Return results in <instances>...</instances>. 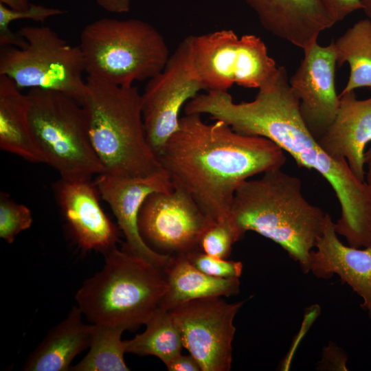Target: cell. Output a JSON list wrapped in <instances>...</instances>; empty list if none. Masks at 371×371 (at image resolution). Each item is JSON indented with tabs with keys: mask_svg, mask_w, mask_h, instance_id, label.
Returning a JSON list of instances; mask_svg holds the SVG:
<instances>
[{
	"mask_svg": "<svg viewBox=\"0 0 371 371\" xmlns=\"http://www.w3.org/2000/svg\"><path fill=\"white\" fill-rule=\"evenodd\" d=\"M203 111L235 131L266 137L288 153L300 167L315 170L332 187L339 201L337 234L350 247L371 244V187L359 179L346 159L327 153L307 128L300 111L286 69L278 67L274 78L258 89L255 99L235 103L227 91H212Z\"/></svg>",
	"mask_w": 371,
	"mask_h": 371,
	"instance_id": "obj_1",
	"label": "cell"
},
{
	"mask_svg": "<svg viewBox=\"0 0 371 371\" xmlns=\"http://www.w3.org/2000/svg\"><path fill=\"white\" fill-rule=\"evenodd\" d=\"M173 186L186 191L216 221L229 214L236 190L250 177L281 168L284 150L271 140L247 135L221 120L185 114L158 155Z\"/></svg>",
	"mask_w": 371,
	"mask_h": 371,
	"instance_id": "obj_2",
	"label": "cell"
},
{
	"mask_svg": "<svg viewBox=\"0 0 371 371\" xmlns=\"http://www.w3.org/2000/svg\"><path fill=\"white\" fill-rule=\"evenodd\" d=\"M229 214L243 234L253 231L271 240L304 273L310 272V254L327 213L306 199L298 177L278 168L245 180L236 190Z\"/></svg>",
	"mask_w": 371,
	"mask_h": 371,
	"instance_id": "obj_3",
	"label": "cell"
},
{
	"mask_svg": "<svg viewBox=\"0 0 371 371\" xmlns=\"http://www.w3.org/2000/svg\"><path fill=\"white\" fill-rule=\"evenodd\" d=\"M86 84L80 104L104 173L132 178L148 177L163 170L147 139L142 94L138 89L89 76Z\"/></svg>",
	"mask_w": 371,
	"mask_h": 371,
	"instance_id": "obj_4",
	"label": "cell"
},
{
	"mask_svg": "<svg viewBox=\"0 0 371 371\" xmlns=\"http://www.w3.org/2000/svg\"><path fill=\"white\" fill-rule=\"evenodd\" d=\"M103 255L102 269L78 290L77 306L93 324L125 330L146 324L167 291L164 270L124 247L115 246Z\"/></svg>",
	"mask_w": 371,
	"mask_h": 371,
	"instance_id": "obj_5",
	"label": "cell"
},
{
	"mask_svg": "<svg viewBox=\"0 0 371 371\" xmlns=\"http://www.w3.org/2000/svg\"><path fill=\"white\" fill-rule=\"evenodd\" d=\"M79 47L87 76L124 87L153 78L170 56L163 35L138 19L95 20L81 32Z\"/></svg>",
	"mask_w": 371,
	"mask_h": 371,
	"instance_id": "obj_6",
	"label": "cell"
},
{
	"mask_svg": "<svg viewBox=\"0 0 371 371\" xmlns=\"http://www.w3.org/2000/svg\"><path fill=\"white\" fill-rule=\"evenodd\" d=\"M29 118L44 163L67 180H91L104 173L92 146L82 106L61 92L31 89Z\"/></svg>",
	"mask_w": 371,
	"mask_h": 371,
	"instance_id": "obj_7",
	"label": "cell"
},
{
	"mask_svg": "<svg viewBox=\"0 0 371 371\" xmlns=\"http://www.w3.org/2000/svg\"><path fill=\"white\" fill-rule=\"evenodd\" d=\"M22 47L0 46V75L21 89H41L65 93L82 103L87 89L82 52L48 26H25L17 32Z\"/></svg>",
	"mask_w": 371,
	"mask_h": 371,
	"instance_id": "obj_8",
	"label": "cell"
},
{
	"mask_svg": "<svg viewBox=\"0 0 371 371\" xmlns=\"http://www.w3.org/2000/svg\"><path fill=\"white\" fill-rule=\"evenodd\" d=\"M190 38L194 65L205 90L227 91L234 84L259 89L278 72L265 43L256 35L238 37L232 30H221Z\"/></svg>",
	"mask_w": 371,
	"mask_h": 371,
	"instance_id": "obj_9",
	"label": "cell"
},
{
	"mask_svg": "<svg viewBox=\"0 0 371 371\" xmlns=\"http://www.w3.org/2000/svg\"><path fill=\"white\" fill-rule=\"evenodd\" d=\"M205 90L194 65L190 36L170 54L164 69L148 80L142 94L147 139L157 155L177 131L181 109Z\"/></svg>",
	"mask_w": 371,
	"mask_h": 371,
	"instance_id": "obj_10",
	"label": "cell"
},
{
	"mask_svg": "<svg viewBox=\"0 0 371 371\" xmlns=\"http://www.w3.org/2000/svg\"><path fill=\"white\" fill-rule=\"evenodd\" d=\"M245 301L227 303L221 297L194 300L169 310L183 347L201 371H229L232 363L234 320Z\"/></svg>",
	"mask_w": 371,
	"mask_h": 371,
	"instance_id": "obj_11",
	"label": "cell"
},
{
	"mask_svg": "<svg viewBox=\"0 0 371 371\" xmlns=\"http://www.w3.org/2000/svg\"><path fill=\"white\" fill-rule=\"evenodd\" d=\"M173 186L171 191L147 196L139 212L138 227L143 240L153 250L186 254L200 249L201 236L214 221L186 191Z\"/></svg>",
	"mask_w": 371,
	"mask_h": 371,
	"instance_id": "obj_12",
	"label": "cell"
},
{
	"mask_svg": "<svg viewBox=\"0 0 371 371\" xmlns=\"http://www.w3.org/2000/svg\"><path fill=\"white\" fill-rule=\"evenodd\" d=\"M304 50L299 67L289 79L298 98L300 111L312 135L319 139L332 124L338 111L335 89L336 54L333 41L322 46L317 41Z\"/></svg>",
	"mask_w": 371,
	"mask_h": 371,
	"instance_id": "obj_13",
	"label": "cell"
},
{
	"mask_svg": "<svg viewBox=\"0 0 371 371\" xmlns=\"http://www.w3.org/2000/svg\"><path fill=\"white\" fill-rule=\"evenodd\" d=\"M94 182L125 237L123 247L164 270L171 255L157 252L144 242L139 230L138 216L148 195L173 190V183L167 172L163 170L148 177L132 178L102 173L97 175Z\"/></svg>",
	"mask_w": 371,
	"mask_h": 371,
	"instance_id": "obj_14",
	"label": "cell"
},
{
	"mask_svg": "<svg viewBox=\"0 0 371 371\" xmlns=\"http://www.w3.org/2000/svg\"><path fill=\"white\" fill-rule=\"evenodd\" d=\"M56 201L69 232L84 251L102 254L116 246L120 228L106 215L95 182L60 178L53 185Z\"/></svg>",
	"mask_w": 371,
	"mask_h": 371,
	"instance_id": "obj_15",
	"label": "cell"
},
{
	"mask_svg": "<svg viewBox=\"0 0 371 371\" xmlns=\"http://www.w3.org/2000/svg\"><path fill=\"white\" fill-rule=\"evenodd\" d=\"M327 213L315 250L310 254V271L317 278L329 279L337 275L363 300L361 308L371 320V244L363 248L344 245Z\"/></svg>",
	"mask_w": 371,
	"mask_h": 371,
	"instance_id": "obj_16",
	"label": "cell"
},
{
	"mask_svg": "<svg viewBox=\"0 0 371 371\" xmlns=\"http://www.w3.org/2000/svg\"><path fill=\"white\" fill-rule=\"evenodd\" d=\"M244 1L267 31L302 49L335 24L321 0Z\"/></svg>",
	"mask_w": 371,
	"mask_h": 371,
	"instance_id": "obj_17",
	"label": "cell"
},
{
	"mask_svg": "<svg viewBox=\"0 0 371 371\" xmlns=\"http://www.w3.org/2000/svg\"><path fill=\"white\" fill-rule=\"evenodd\" d=\"M317 140L327 153L346 159L355 175L366 181L365 148L371 142V97L359 100L354 91L341 93L336 116Z\"/></svg>",
	"mask_w": 371,
	"mask_h": 371,
	"instance_id": "obj_18",
	"label": "cell"
},
{
	"mask_svg": "<svg viewBox=\"0 0 371 371\" xmlns=\"http://www.w3.org/2000/svg\"><path fill=\"white\" fill-rule=\"evenodd\" d=\"M78 306L54 326L27 357L22 367L25 371H67L73 359L89 346L92 324L82 320Z\"/></svg>",
	"mask_w": 371,
	"mask_h": 371,
	"instance_id": "obj_19",
	"label": "cell"
},
{
	"mask_svg": "<svg viewBox=\"0 0 371 371\" xmlns=\"http://www.w3.org/2000/svg\"><path fill=\"white\" fill-rule=\"evenodd\" d=\"M27 95L8 77L0 75V148L32 163H44L34 139Z\"/></svg>",
	"mask_w": 371,
	"mask_h": 371,
	"instance_id": "obj_20",
	"label": "cell"
},
{
	"mask_svg": "<svg viewBox=\"0 0 371 371\" xmlns=\"http://www.w3.org/2000/svg\"><path fill=\"white\" fill-rule=\"evenodd\" d=\"M164 271L168 289L160 307L168 311L192 300L229 297L240 291L239 278L207 275L192 265L186 254L171 255Z\"/></svg>",
	"mask_w": 371,
	"mask_h": 371,
	"instance_id": "obj_21",
	"label": "cell"
},
{
	"mask_svg": "<svg viewBox=\"0 0 371 371\" xmlns=\"http://www.w3.org/2000/svg\"><path fill=\"white\" fill-rule=\"evenodd\" d=\"M337 64L347 63L348 80L341 93L361 87H371V19L356 22L333 41Z\"/></svg>",
	"mask_w": 371,
	"mask_h": 371,
	"instance_id": "obj_22",
	"label": "cell"
},
{
	"mask_svg": "<svg viewBox=\"0 0 371 371\" xmlns=\"http://www.w3.org/2000/svg\"><path fill=\"white\" fill-rule=\"evenodd\" d=\"M146 326L143 333L124 341L126 352L155 356L165 365L181 354V335L170 311L159 308Z\"/></svg>",
	"mask_w": 371,
	"mask_h": 371,
	"instance_id": "obj_23",
	"label": "cell"
},
{
	"mask_svg": "<svg viewBox=\"0 0 371 371\" xmlns=\"http://www.w3.org/2000/svg\"><path fill=\"white\" fill-rule=\"evenodd\" d=\"M125 330L122 327L92 324L89 350L85 357L69 370L128 371L124 361V341L121 339Z\"/></svg>",
	"mask_w": 371,
	"mask_h": 371,
	"instance_id": "obj_24",
	"label": "cell"
},
{
	"mask_svg": "<svg viewBox=\"0 0 371 371\" xmlns=\"http://www.w3.org/2000/svg\"><path fill=\"white\" fill-rule=\"evenodd\" d=\"M244 235L229 213L209 225L201 236L199 248L207 255L227 259L233 245Z\"/></svg>",
	"mask_w": 371,
	"mask_h": 371,
	"instance_id": "obj_25",
	"label": "cell"
},
{
	"mask_svg": "<svg viewBox=\"0 0 371 371\" xmlns=\"http://www.w3.org/2000/svg\"><path fill=\"white\" fill-rule=\"evenodd\" d=\"M64 13L63 10L58 8L32 3L23 10H12L0 3V46L11 45L19 47L25 44L23 38L10 29L9 26L13 21L27 19L43 22L49 17Z\"/></svg>",
	"mask_w": 371,
	"mask_h": 371,
	"instance_id": "obj_26",
	"label": "cell"
},
{
	"mask_svg": "<svg viewBox=\"0 0 371 371\" xmlns=\"http://www.w3.org/2000/svg\"><path fill=\"white\" fill-rule=\"evenodd\" d=\"M33 218L31 210L25 205L17 203L4 192L0 193V237L12 243L16 236L30 228Z\"/></svg>",
	"mask_w": 371,
	"mask_h": 371,
	"instance_id": "obj_27",
	"label": "cell"
},
{
	"mask_svg": "<svg viewBox=\"0 0 371 371\" xmlns=\"http://www.w3.org/2000/svg\"><path fill=\"white\" fill-rule=\"evenodd\" d=\"M190 263L202 272L217 278H240L243 263L207 255L201 249L186 254Z\"/></svg>",
	"mask_w": 371,
	"mask_h": 371,
	"instance_id": "obj_28",
	"label": "cell"
},
{
	"mask_svg": "<svg viewBox=\"0 0 371 371\" xmlns=\"http://www.w3.org/2000/svg\"><path fill=\"white\" fill-rule=\"evenodd\" d=\"M346 353L333 342L323 348L322 359L317 364V369L322 370H348Z\"/></svg>",
	"mask_w": 371,
	"mask_h": 371,
	"instance_id": "obj_29",
	"label": "cell"
},
{
	"mask_svg": "<svg viewBox=\"0 0 371 371\" xmlns=\"http://www.w3.org/2000/svg\"><path fill=\"white\" fill-rule=\"evenodd\" d=\"M321 1L335 23L354 12L362 9L361 0H321Z\"/></svg>",
	"mask_w": 371,
	"mask_h": 371,
	"instance_id": "obj_30",
	"label": "cell"
},
{
	"mask_svg": "<svg viewBox=\"0 0 371 371\" xmlns=\"http://www.w3.org/2000/svg\"><path fill=\"white\" fill-rule=\"evenodd\" d=\"M169 371H200L201 366L191 355L179 354L166 365Z\"/></svg>",
	"mask_w": 371,
	"mask_h": 371,
	"instance_id": "obj_31",
	"label": "cell"
},
{
	"mask_svg": "<svg viewBox=\"0 0 371 371\" xmlns=\"http://www.w3.org/2000/svg\"><path fill=\"white\" fill-rule=\"evenodd\" d=\"M104 10L113 13L128 12L131 8V0H95Z\"/></svg>",
	"mask_w": 371,
	"mask_h": 371,
	"instance_id": "obj_32",
	"label": "cell"
},
{
	"mask_svg": "<svg viewBox=\"0 0 371 371\" xmlns=\"http://www.w3.org/2000/svg\"><path fill=\"white\" fill-rule=\"evenodd\" d=\"M0 3L15 10H23L30 5L28 0H0Z\"/></svg>",
	"mask_w": 371,
	"mask_h": 371,
	"instance_id": "obj_33",
	"label": "cell"
},
{
	"mask_svg": "<svg viewBox=\"0 0 371 371\" xmlns=\"http://www.w3.org/2000/svg\"><path fill=\"white\" fill-rule=\"evenodd\" d=\"M362 9L367 18L371 19V0H361Z\"/></svg>",
	"mask_w": 371,
	"mask_h": 371,
	"instance_id": "obj_34",
	"label": "cell"
},
{
	"mask_svg": "<svg viewBox=\"0 0 371 371\" xmlns=\"http://www.w3.org/2000/svg\"><path fill=\"white\" fill-rule=\"evenodd\" d=\"M366 164L368 165V172L366 174V181L371 187V159L368 161V162H366Z\"/></svg>",
	"mask_w": 371,
	"mask_h": 371,
	"instance_id": "obj_35",
	"label": "cell"
},
{
	"mask_svg": "<svg viewBox=\"0 0 371 371\" xmlns=\"http://www.w3.org/2000/svg\"><path fill=\"white\" fill-rule=\"evenodd\" d=\"M371 159V144L368 150L365 153V163Z\"/></svg>",
	"mask_w": 371,
	"mask_h": 371,
	"instance_id": "obj_36",
	"label": "cell"
}]
</instances>
